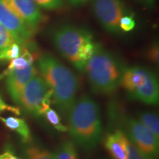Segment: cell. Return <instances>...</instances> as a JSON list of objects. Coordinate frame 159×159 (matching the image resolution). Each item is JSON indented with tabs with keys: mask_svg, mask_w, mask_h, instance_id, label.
Masks as SVG:
<instances>
[{
	"mask_svg": "<svg viewBox=\"0 0 159 159\" xmlns=\"http://www.w3.org/2000/svg\"><path fill=\"white\" fill-rule=\"evenodd\" d=\"M16 43L11 33L0 25V51L3 50Z\"/></svg>",
	"mask_w": 159,
	"mask_h": 159,
	"instance_id": "23",
	"label": "cell"
},
{
	"mask_svg": "<svg viewBox=\"0 0 159 159\" xmlns=\"http://www.w3.org/2000/svg\"><path fill=\"white\" fill-rule=\"evenodd\" d=\"M158 55H159V46L158 41H154L150 45L148 50V57L152 63L158 64Z\"/></svg>",
	"mask_w": 159,
	"mask_h": 159,
	"instance_id": "24",
	"label": "cell"
},
{
	"mask_svg": "<svg viewBox=\"0 0 159 159\" xmlns=\"http://www.w3.org/2000/svg\"><path fill=\"white\" fill-rule=\"evenodd\" d=\"M111 124L118 126L129 140L146 159H157L158 156V139L138 119L123 114L114 102L109 108Z\"/></svg>",
	"mask_w": 159,
	"mask_h": 159,
	"instance_id": "5",
	"label": "cell"
},
{
	"mask_svg": "<svg viewBox=\"0 0 159 159\" xmlns=\"http://www.w3.org/2000/svg\"><path fill=\"white\" fill-rule=\"evenodd\" d=\"M40 8L54 11L61 8L63 6V0H34Z\"/></svg>",
	"mask_w": 159,
	"mask_h": 159,
	"instance_id": "22",
	"label": "cell"
},
{
	"mask_svg": "<svg viewBox=\"0 0 159 159\" xmlns=\"http://www.w3.org/2000/svg\"><path fill=\"white\" fill-rule=\"evenodd\" d=\"M11 111V112L14 113V114L16 115L20 114V110L19 108L7 105V103L3 100V99L2 98V97L0 96V111Z\"/></svg>",
	"mask_w": 159,
	"mask_h": 159,
	"instance_id": "25",
	"label": "cell"
},
{
	"mask_svg": "<svg viewBox=\"0 0 159 159\" xmlns=\"http://www.w3.org/2000/svg\"><path fill=\"white\" fill-rule=\"evenodd\" d=\"M33 61H34V57H33L32 53L30 52L27 49L24 50L19 57L11 61L8 67L3 71L2 74L0 75V80L2 77L7 76L13 70L24 69L25 67L33 65Z\"/></svg>",
	"mask_w": 159,
	"mask_h": 159,
	"instance_id": "14",
	"label": "cell"
},
{
	"mask_svg": "<svg viewBox=\"0 0 159 159\" xmlns=\"http://www.w3.org/2000/svg\"><path fill=\"white\" fill-rule=\"evenodd\" d=\"M120 85L131 99L148 105L158 103V77L148 68L141 66L125 67Z\"/></svg>",
	"mask_w": 159,
	"mask_h": 159,
	"instance_id": "6",
	"label": "cell"
},
{
	"mask_svg": "<svg viewBox=\"0 0 159 159\" xmlns=\"http://www.w3.org/2000/svg\"><path fill=\"white\" fill-rule=\"evenodd\" d=\"M23 47L14 43L9 47L0 51V61H8L16 58L23 52Z\"/></svg>",
	"mask_w": 159,
	"mask_h": 159,
	"instance_id": "20",
	"label": "cell"
},
{
	"mask_svg": "<svg viewBox=\"0 0 159 159\" xmlns=\"http://www.w3.org/2000/svg\"><path fill=\"white\" fill-rule=\"evenodd\" d=\"M68 130L74 143L84 150L98 146L102 138L100 111L95 100L89 95L76 99L68 115Z\"/></svg>",
	"mask_w": 159,
	"mask_h": 159,
	"instance_id": "2",
	"label": "cell"
},
{
	"mask_svg": "<svg viewBox=\"0 0 159 159\" xmlns=\"http://www.w3.org/2000/svg\"><path fill=\"white\" fill-rule=\"evenodd\" d=\"M35 75H37V69L33 64L24 69L13 70L6 76L7 91L16 103L19 105L24 88Z\"/></svg>",
	"mask_w": 159,
	"mask_h": 159,
	"instance_id": "11",
	"label": "cell"
},
{
	"mask_svg": "<svg viewBox=\"0 0 159 159\" xmlns=\"http://www.w3.org/2000/svg\"><path fill=\"white\" fill-rule=\"evenodd\" d=\"M38 69L48 85L52 100L60 112L68 117L76 101L79 81L72 71L52 55L45 53L39 58Z\"/></svg>",
	"mask_w": 159,
	"mask_h": 159,
	"instance_id": "1",
	"label": "cell"
},
{
	"mask_svg": "<svg viewBox=\"0 0 159 159\" xmlns=\"http://www.w3.org/2000/svg\"><path fill=\"white\" fill-rule=\"evenodd\" d=\"M5 3L25 21L32 30L37 29L43 21L41 8L34 0H3Z\"/></svg>",
	"mask_w": 159,
	"mask_h": 159,
	"instance_id": "10",
	"label": "cell"
},
{
	"mask_svg": "<svg viewBox=\"0 0 159 159\" xmlns=\"http://www.w3.org/2000/svg\"><path fill=\"white\" fill-rule=\"evenodd\" d=\"M93 13L100 25L108 33L119 34V21L130 12L122 0H92Z\"/></svg>",
	"mask_w": 159,
	"mask_h": 159,
	"instance_id": "8",
	"label": "cell"
},
{
	"mask_svg": "<svg viewBox=\"0 0 159 159\" xmlns=\"http://www.w3.org/2000/svg\"><path fill=\"white\" fill-rule=\"evenodd\" d=\"M43 116H45L46 119L49 121V122L57 130L60 131V132H66V131H68V128L64 125H63L62 122H61V118L59 116L58 113L56 112L51 107H49L45 111Z\"/></svg>",
	"mask_w": 159,
	"mask_h": 159,
	"instance_id": "19",
	"label": "cell"
},
{
	"mask_svg": "<svg viewBox=\"0 0 159 159\" xmlns=\"http://www.w3.org/2000/svg\"><path fill=\"white\" fill-rule=\"evenodd\" d=\"M70 4L71 6H74V7H78V6L83 5L84 4L87 3L90 0H66Z\"/></svg>",
	"mask_w": 159,
	"mask_h": 159,
	"instance_id": "28",
	"label": "cell"
},
{
	"mask_svg": "<svg viewBox=\"0 0 159 159\" xmlns=\"http://www.w3.org/2000/svg\"><path fill=\"white\" fill-rule=\"evenodd\" d=\"M125 69L119 57L97 43L85 71L93 92L107 95L120 86Z\"/></svg>",
	"mask_w": 159,
	"mask_h": 159,
	"instance_id": "4",
	"label": "cell"
},
{
	"mask_svg": "<svg viewBox=\"0 0 159 159\" xmlns=\"http://www.w3.org/2000/svg\"><path fill=\"white\" fill-rule=\"evenodd\" d=\"M0 25L11 33L15 42L21 47L27 45L33 36V30L3 0H0Z\"/></svg>",
	"mask_w": 159,
	"mask_h": 159,
	"instance_id": "9",
	"label": "cell"
},
{
	"mask_svg": "<svg viewBox=\"0 0 159 159\" xmlns=\"http://www.w3.org/2000/svg\"><path fill=\"white\" fill-rule=\"evenodd\" d=\"M54 156L55 159H78L74 143L69 140L60 144Z\"/></svg>",
	"mask_w": 159,
	"mask_h": 159,
	"instance_id": "17",
	"label": "cell"
},
{
	"mask_svg": "<svg viewBox=\"0 0 159 159\" xmlns=\"http://www.w3.org/2000/svg\"><path fill=\"white\" fill-rule=\"evenodd\" d=\"M52 41L60 54L80 72L85 71L97 43L91 31L69 24L53 30Z\"/></svg>",
	"mask_w": 159,
	"mask_h": 159,
	"instance_id": "3",
	"label": "cell"
},
{
	"mask_svg": "<svg viewBox=\"0 0 159 159\" xmlns=\"http://www.w3.org/2000/svg\"><path fill=\"white\" fill-rule=\"evenodd\" d=\"M0 159H21L17 156H16L15 153L11 149H7L5 152L0 154Z\"/></svg>",
	"mask_w": 159,
	"mask_h": 159,
	"instance_id": "26",
	"label": "cell"
},
{
	"mask_svg": "<svg viewBox=\"0 0 159 159\" xmlns=\"http://www.w3.org/2000/svg\"><path fill=\"white\" fill-rule=\"evenodd\" d=\"M148 9H152L156 5V0H134Z\"/></svg>",
	"mask_w": 159,
	"mask_h": 159,
	"instance_id": "27",
	"label": "cell"
},
{
	"mask_svg": "<svg viewBox=\"0 0 159 159\" xmlns=\"http://www.w3.org/2000/svg\"><path fill=\"white\" fill-rule=\"evenodd\" d=\"M52 94L48 85L41 76L35 75L24 88L19 105L35 118L43 116L50 107Z\"/></svg>",
	"mask_w": 159,
	"mask_h": 159,
	"instance_id": "7",
	"label": "cell"
},
{
	"mask_svg": "<svg viewBox=\"0 0 159 159\" xmlns=\"http://www.w3.org/2000/svg\"><path fill=\"white\" fill-rule=\"evenodd\" d=\"M104 144L114 159H128L121 139V130H116L107 135Z\"/></svg>",
	"mask_w": 159,
	"mask_h": 159,
	"instance_id": "13",
	"label": "cell"
},
{
	"mask_svg": "<svg viewBox=\"0 0 159 159\" xmlns=\"http://www.w3.org/2000/svg\"><path fill=\"white\" fill-rule=\"evenodd\" d=\"M136 27V21L130 13H127L119 21V28L122 32H130Z\"/></svg>",
	"mask_w": 159,
	"mask_h": 159,
	"instance_id": "21",
	"label": "cell"
},
{
	"mask_svg": "<svg viewBox=\"0 0 159 159\" xmlns=\"http://www.w3.org/2000/svg\"><path fill=\"white\" fill-rule=\"evenodd\" d=\"M138 120L148 128L156 137L159 138V118L156 113L150 111L139 113Z\"/></svg>",
	"mask_w": 159,
	"mask_h": 159,
	"instance_id": "15",
	"label": "cell"
},
{
	"mask_svg": "<svg viewBox=\"0 0 159 159\" xmlns=\"http://www.w3.org/2000/svg\"><path fill=\"white\" fill-rule=\"evenodd\" d=\"M121 139L128 159H146L122 131H121Z\"/></svg>",
	"mask_w": 159,
	"mask_h": 159,
	"instance_id": "18",
	"label": "cell"
},
{
	"mask_svg": "<svg viewBox=\"0 0 159 159\" xmlns=\"http://www.w3.org/2000/svg\"><path fill=\"white\" fill-rule=\"evenodd\" d=\"M25 159H55L54 154L38 145H30L24 150Z\"/></svg>",
	"mask_w": 159,
	"mask_h": 159,
	"instance_id": "16",
	"label": "cell"
},
{
	"mask_svg": "<svg viewBox=\"0 0 159 159\" xmlns=\"http://www.w3.org/2000/svg\"><path fill=\"white\" fill-rule=\"evenodd\" d=\"M0 120L10 130L15 131L21 137L24 143H29L32 140L31 132L25 119L16 116H9L4 117L0 115Z\"/></svg>",
	"mask_w": 159,
	"mask_h": 159,
	"instance_id": "12",
	"label": "cell"
}]
</instances>
